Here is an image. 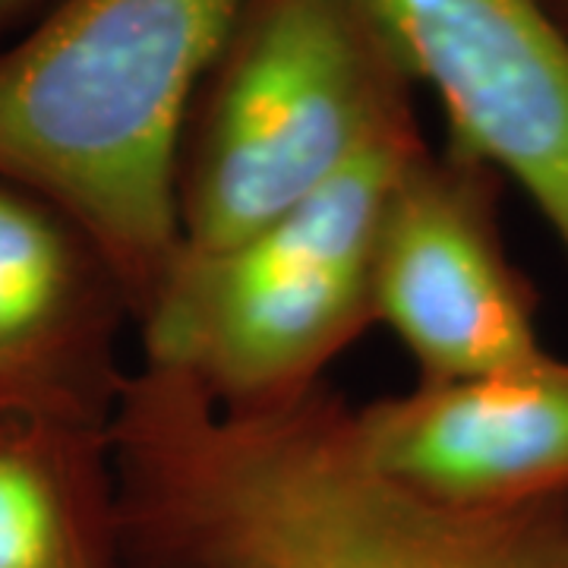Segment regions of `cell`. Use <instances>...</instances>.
<instances>
[{
  "label": "cell",
  "instance_id": "6da1fadb",
  "mask_svg": "<svg viewBox=\"0 0 568 568\" xmlns=\"http://www.w3.org/2000/svg\"><path fill=\"white\" fill-rule=\"evenodd\" d=\"M118 455L145 525L186 568H566L503 511L383 477L354 414L306 388L227 405L149 366L123 395Z\"/></svg>",
  "mask_w": 568,
  "mask_h": 568
},
{
  "label": "cell",
  "instance_id": "277c9868",
  "mask_svg": "<svg viewBox=\"0 0 568 568\" xmlns=\"http://www.w3.org/2000/svg\"><path fill=\"white\" fill-rule=\"evenodd\" d=\"M178 256H215L342 174L407 111L364 0H250L212 70Z\"/></svg>",
  "mask_w": 568,
  "mask_h": 568
},
{
  "label": "cell",
  "instance_id": "9c48e42d",
  "mask_svg": "<svg viewBox=\"0 0 568 568\" xmlns=\"http://www.w3.org/2000/svg\"><path fill=\"white\" fill-rule=\"evenodd\" d=\"M70 256L39 209L0 186V376L22 369L61 323Z\"/></svg>",
  "mask_w": 568,
  "mask_h": 568
},
{
  "label": "cell",
  "instance_id": "7a4b0ae2",
  "mask_svg": "<svg viewBox=\"0 0 568 568\" xmlns=\"http://www.w3.org/2000/svg\"><path fill=\"white\" fill-rule=\"evenodd\" d=\"M250 0H63L0 51V181L61 205L149 306L181 253L178 159Z\"/></svg>",
  "mask_w": 568,
  "mask_h": 568
},
{
  "label": "cell",
  "instance_id": "3957f363",
  "mask_svg": "<svg viewBox=\"0 0 568 568\" xmlns=\"http://www.w3.org/2000/svg\"><path fill=\"white\" fill-rule=\"evenodd\" d=\"M424 145L405 111L282 219L215 256H178L149 304V366L227 405L304 392L373 316V253L386 203Z\"/></svg>",
  "mask_w": 568,
  "mask_h": 568
},
{
  "label": "cell",
  "instance_id": "52a82bcc",
  "mask_svg": "<svg viewBox=\"0 0 568 568\" xmlns=\"http://www.w3.org/2000/svg\"><path fill=\"white\" fill-rule=\"evenodd\" d=\"M383 477L458 508L506 511L568 484V364L537 357L354 414Z\"/></svg>",
  "mask_w": 568,
  "mask_h": 568
},
{
  "label": "cell",
  "instance_id": "5b68a950",
  "mask_svg": "<svg viewBox=\"0 0 568 568\" xmlns=\"http://www.w3.org/2000/svg\"><path fill=\"white\" fill-rule=\"evenodd\" d=\"M455 152L530 196L568 253V29L547 0H364Z\"/></svg>",
  "mask_w": 568,
  "mask_h": 568
},
{
  "label": "cell",
  "instance_id": "30bf717a",
  "mask_svg": "<svg viewBox=\"0 0 568 568\" xmlns=\"http://www.w3.org/2000/svg\"><path fill=\"white\" fill-rule=\"evenodd\" d=\"M32 3H39V0H0V29L10 26V22L17 20L22 10H29Z\"/></svg>",
  "mask_w": 568,
  "mask_h": 568
},
{
  "label": "cell",
  "instance_id": "ba28073f",
  "mask_svg": "<svg viewBox=\"0 0 568 568\" xmlns=\"http://www.w3.org/2000/svg\"><path fill=\"white\" fill-rule=\"evenodd\" d=\"M0 568H82L77 515L54 452L0 410Z\"/></svg>",
  "mask_w": 568,
  "mask_h": 568
},
{
  "label": "cell",
  "instance_id": "8992f818",
  "mask_svg": "<svg viewBox=\"0 0 568 568\" xmlns=\"http://www.w3.org/2000/svg\"><path fill=\"white\" fill-rule=\"evenodd\" d=\"M458 155V152H455ZM474 171L420 149L395 183L373 253V316L424 369V383L528 364L547 351L530 306L477 209Z\"/></svg>",
  "mask_w": 568,
  "mask_h": 568
},
{
  "label": "cell",
  "instance_id": "8fae6325",
  "mask_svg": "<svg viewBox=\"0 0 568 568\" xmlns=\"http://www.w3.org/2000/svg\"><path fill=\"white\" fill-rule=\"evenodd\" d=\"M547 7L556 13V20L568 29V0H547Z\"/></svg>",
  "mask_w": 568,
  "mask_h": 568
}]
</instances>
